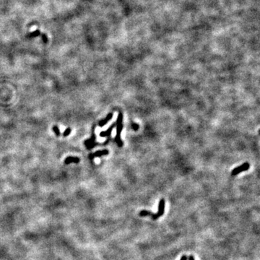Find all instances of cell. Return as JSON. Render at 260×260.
<instances>
[{"instance_id":"6da1fadb","label":"cell","mask_w":260,"mask_h":260,"mask_svg":"<svg viewBox=\"0 0 260 260\" xmlns=\"http://www.w3.org/2000/svg\"><path fill=\"white\" fill-rule=\"evenodd\" d=\"M123 115L121 113H119L118 116V118H117V121L116 123V135L115 137V141L117 143L118 147H122L123 146V142L121 140V131L123 129Z\"/></svg>"},{"instance_id":"7a4b0ae2","label":"cell","mask_w":260,"mask_h":260,"mask_svg":"<svg viewBox=\"0 0 260 260\" xmlns=\"http://www.w3.org/2000/svg\"><path fill=\"white\" fill-rule=\"evenodd\" d=\"M165 212V200L163 199H161L160 200L158 205V211H157V213H153V215H152V218L153 220H157V218H159L160 217L163 216V215L164 214Z\"/></svg>"},{"instance_id":"3957f363","label":"cell","mask_w":260,"mask_h":260,"mask_svg":"<svg viewBox=\"0 0 260 260\" xmlns=\"http://www.w3.org/2000/svg\"><path fill=\"white\" fill-rule=\"evenodd\" d=\"M250 167L249 163H244L242 165H241L240 166L235 168L233 170H232V175L233 176H235V175H238V173H241L243 171H246V170H248Z\"/></svg>"},{"instance_id":"277c9868","label":"cell","mask_w":260,"mask_h":260,"mask_svg":"<svg viewBox=\"0 0 260 260\" xmlns=\"http://www.w3.org/2000/svg\"><path fill=\"white\" fill-rule=\"evenodd\" d=\"M109 153L108 150H99V151H96L93 154L90 155V158L92 160L94 157H101L103 155H108Z\"/></svg>"},{"instance_id":"5b68a950","label":"cell","mask_w":260,"mask_h":260,"mask_svg":"<svg viewBox=\"0 0 260 260\" xmlns=\"http://www.w3.org/2000/svg\"><path fill=\"white\" fill-rule=\"evenodd\" d=\"M115 126H116V123H114V124H113L112 125H111V127H110L109 128L106 130V131H101V134H100V136H101V137H110V135H111V131H112V130L114 129V128Z\"/></svg>"},{"instance_id":"8992f818","label":"cell","mask_w":260,"mask_h":260,"mask_svg":"<svg viewBox=\"0 0 260 260\" xmlns=\"http://www.w3.org/2000/svg\"><path fill=\"white\" fill-rule=\"evenodd\" d=\"M112 117H113V114H108V116H107L105 117L104 119L101 120V121H99V123H98V125L101 127H103L104 125H105V124H106L107 123H108V121H109L112 118Z\"/></svg>"},{"instance_id":"52a82bcc","label":"cell","mask_w":260,"mask_h":260,"mask_svg":"<svg viewBox=\"0 0 260 260\" xmlns=\"http://www.w3.org/2000/svg\"><path fill=\"white\" fill-rule=\"evenodd\" d=\"M79 162V158L77 157H67L64 160L65 164L68 165L69 163H78Z\"/></svg>"},{"instance_id":"ba28073f","label":"cell","mask_w":260,"mask_h":260,"mask_svg":"<svg viewBox=\"0 0 260 260\" xmlns=\"http://www.w3.org/2000/svg\"><path fill=\"white\" fill-rule=\"evenodd\" d=\"M95 134H92V137H91L90 139V140H87V141H85V145H86V147H88V146H89L90 144H92V143H94V142H95Z\"/></svg>"},{"instance_id":"9c48e42d","label":"cell","mask_w":260,"mask_h":260,"mask_svg":"<svg viewBox=\"0 0 260 260\" xmlns=\"http://www.w3.org/2000/svg\"><path fill=\"white\" fill-rule=\"evenodd\" d=\"M153 215V212H150L148 210H142L141 212H140V215L142 217H144V216H152Z\"/></svg>"},{"instance_id":"30bf717a","label":"cell","mask_w":260,"mask_h":260,"mask_svg":"<svg viewBox=\"0 0 260 260\" xmlns=\"http://www.w3.org/2000/svg\"><path fill=\"white\" fill-rule=\"evenodd\" d=\"M53 131L55 132V134H56V136L60 135V130H59V129L58 128V127H56V126H53Z\"/></svg>"},{"instance_id":"8fae6325","label":"cell","mask_w":260,"mask_h":260,"mask_svg":"<svg viewBox=\"0 0 260 260\" xmlns=\"http://www.w3.org/2000/svg\"><path fill=\"white\" fill-rule=\"evenodd\" d=\"M40 30H36V31L33 32V33H30L28 36H29V37H33V36H38V35H40Z\"/></svg>"},{"instance_id":"7c38bea8","label":"cell","mask_w":260,"mask_h":260,"mask_svg":"<svg viewBox=\"0 0 260 260\" xmlns=\"http://www.w3.org/2000/svg\"><path fill=\"white\" fill-rule=\"evenodd\" d=\"M71 131H72V130H71L70 128L66 129L65 130V131H64V133H63L64 137H67L68 135H69V134H70V133H71Z\"/></svg>"},{"instance_id":"4fadbf2b","label":"cell","mask_w":260,"mask_h":260,"mask_svg":"<svg viewBox=\"0 0 260 260\" xmlns=\"http://www.w3.org/2000/svg\"><path fill=\"white\" fill-rule=\"evenodd\" d=\"M131 127H132V129L134 130V131H137V130L139 129V125H138V124H135V123L132 124Z\"/></svg>"},{"instance_id":"5bb4252c","label":"cell","mask_w":260,"mask_h":260,"mask_svg":"<svg viewBox=\"0 0 260 260\" xmlns=\"http://www.w3.org/2000/svg\"><path fill=\"white\" fill-rule=\"evenodd\" d=\"M42 38H43V42H44V43H46V42H47L48 38H47V37H46V35H45V34H42Z\"/></svg>"},{"instance_id":"9a60e30c","label":"cell","mask_w":260,"mask_h":260,"mask_svg":"<svg viewBox=\"0 0 260 260\" xmlns=\"http://www.w3.org/2000/svg\"><path fill=\"white\" fill-rule=\"evenodd\" d=\"M180 260H188V257L186 255H183L181 258Z\"/></svg>"},{"instance_id":"2e32d148","label":"cell","mask_w":260,"mask_h":260,"mask_svg":"<svg viewBox=\"0 0 260 260\" xmlns=\"http://www.w3.org/2000/svg\"><path fill=\"white\" fill-rule=\"evenodd\" d=\"M188 260H195V259H194V257L193 256L190 255L189 257V258H188Z\"/></svg>"}]
</instances>
